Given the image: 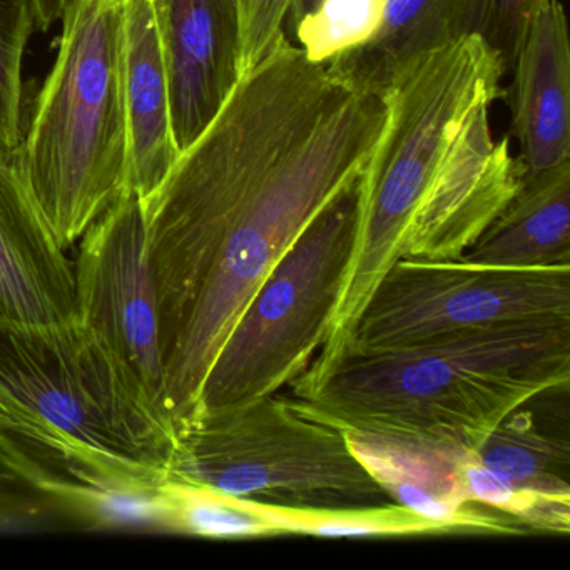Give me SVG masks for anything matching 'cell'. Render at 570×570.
Returning <instances> with one entry per match:
<instances>
[{"label": "cell", "mask_w": 570, "mask_h": 570, "mask_svg": "<svg viewBox=\"0 0 570 570\" xmlns=\"http://www.w3.org/2000/svg\"><path fill=\"white\" fill-rule=\"evenodd\" d=\"M386 0H322L296 26V41L308 61H332L362 48L382 26Z\"/></svg>", "instance_id": "21"}, {"label": "cell", "mask_w": 570, "mask_h": 570, "mask_svg": "<svg viewBox=\"0 0 570 570\" xmlns=\"http://www.w3.org/2000/svg\"><path fill=\"white\" fill-rule=\"evenodd\" d=\"M163 482L91 476L49 483L45 493L55 509L76 517L92 529H156L166 532Z\"/></svg>", "instance_id": "18"}, {"label": "cell", "mask_w": 570, "mask_h": 570, "mask_svg": "<svg viewBox=\"0 0 570 570\" xmlns=\"http://www.w3.org/2000/svg\"><path fill=\"white\" fill-rule=\"evenodd\" d=\"M0 435L61 480L168 479L176 432L138 383L81 325L0 323Z\"/></svg>", "instance_id": "4"}, {"label": "cell", "mask_w": 570, "mask_h": 570, "mask_svg": "<svg viewBox=\"0 0 570 570\" xmlns=\"http://www.w3.org/2000/svg\"><path fill=\"white\" fill-rule=\"evenodd\" d=\"M256 502V500H255ZM278 535L413 537L440 535L449 529L396 503L352 509H296L256 502Z\"/></svg>", "instance_id": "20"}, {"label": "cell", "mask_w": 570, "mask_h": 570, "mask_svg": "<svg viewBox=\"0 0 570 570\" xmlns=\"http://www.w3.org/2000/svg\"><path fill=\"white\" fill-rule=\"evenodd\" d=\"M540 318L570 320V265L500 269L460 259L400 258L370 296L346 356Z\"/></svg>", "instance_id": "8"}, {"label": "cell", "mask_w": 570, "mask_h": 570, "mask_svg": "<svg viewBox=\"0 0 570 570\" xmlns=\"http://www.w3.org/2000/svg\"><path fill=\"white\" fill-rule=\"evenodd\" d=\"M31 0H0V155L21 145L22 62L35 31Z\"/></svg>", "instance_id": "23"}, {"label": "cell", "mask_w": 570, "mask_h": 570, "mask_svg": "<svg viewBox=\"0 0 570 570\" xmlns=\"http://www.w3.org/2000/svg\"><path fill=\"white\" fill-rule=\"evenodd\" d=\"M455 0H386L376 35L362 48L332 59L330 66L348 81L382 95L393 69L453 36Z\"/></svg>", "instance_id": "16"}, {"label": "cell", "mask_w": 570, "mask_h": 570, "mask_svg": "<svg viewBox=\"0 0 570 570\" xmlns=\"http://www.w3.org/2000/svg\"><path fill=\"white\" fill-rule=\"evenodd\" d=\"M52 503L0 446V532L31 529Z\"/></svg>", "instance_id": "26"}, {"label": "cell", "mask_w": 570, "mask_h": 570, "mask_svg": "<svg viewBox=\"0 0 570 570\" xmlns=\"http://www.w3.org/2000/svg\"><path fill=\"white\" fill-rule=\"evenodd\" d=\"M356 459L396 505L450 533H520L502 513L475 509L463 487L462 463L472 450L453 443L383 433L343 432Z\"/></svg>", "instance_id": "12"}, {"label": "cell", "mask_w": 570, "mask_h": 570, "mask_svg": "<svg viewBox=\"0 0 570 570\" xmlns=\"http://www.w3.org/2000/svg\"><path fill=\"white\" fill-rule=\"evenodd\" d=\"M122 82L131 153L129 189L145 202L165 181L179 156L153 0H125Z\"/></svg>", "instance_id": "14"}, {"label": "cell", "mask_w": 570, "mask_h": 570, "mask_svg": "<svg viewBox=\"0 0 570 570\" xmlns=\"http://www.w3.org/2000/svg\"><path fill=\"white\" fill-rule=\"evenodd\" d=\"M72 265L79 325L168 416L158 298L146 253L145 206L135 189H126L86 229Z\"/></svg>", "instance_id": "9"}, {"label": "cell", "mask_w": 570, "mask_h": 570, "mask_svg": "<svg viewBox=\"0 0 570 570\" xmlns=\"http://www.w3.org/2000/svg\"><path fill=\"white\" fill-rule=\"evenodd\" d=\"M169 479L296 509L393 503L342 430L278 395L196 416L178 433Z\"/></svg>", "instance_id": "6"}, {"label": "cell", "mask_w": 570, "mask_h": 570, "mask_svg": "<svg viewBox=\"0 0 570 570\" xmlns=\"http://www.w3.org/2000/svg\"><path fill=\"white\" fill-rule=\"evenodd\" d=\"M356 186L309 223L256 289L213 360L196 416L278 395L308 368L352 253Z\"/></svg>", "instance_id": "7"}, {"label": "cell", "mask_w": 570, "mask_h": 570, "mask_svg": "<svg viewBox=\"0 0 570 570\" xmlns=\"http://www.w3.org/2000/svg\"><path fill=\"white\" fill-rule=\"evenodd\" d=\"M35 24L38 31H49L56 21H61L68 0H31Z\"/></svg>", "instance_id": "27"}, {"label": "cell", "mask_w": 570, "mask_h": 570, "mask_svg": "<svg viewBox=\"0 0 570 570\" xmlns=\"http://www.w3.org/2000/svg\"><path fill=\"white\" fill-rule=\"evenodd\" d=\"M58 58L12 163L62 248L129 189L125 0H68Z\"/></svg>", "instance_id": "5"}, {"label": "cell", "mask_w": 570, "mask_h": 570, "mask_svg": "<svg viewBox=\"0 0 570 570\" xmlns=\"http://www.w3.org/2000/svg\"><path fill=\"white\" fill-rule=\"evenodd\" d=\"M512 71L507 96L525 176L569 161L570 46L560 0L533 12Z\"/></svg>", "instance_id": "13"}, {"label": "cell", "mask_w": 570, "mask_h": 570, "mask_svg": "<svg viewBox=\"0 0 570 570\" xmlns=\"http://www.w3.org/2000/svg\"><path fill=\"white\" fill-rule=\"evenodd\" d=\"M179 155L218 115L239 79L236 0H153Z\"/></svg>", "instance_id": "10"}, {"label": "cell", "mask_w": 570, "mask_h": 570, "mask_svg": "<svg viewBox=\"0 0 570 570\" xmlns=\"http://www.w3.org/2000/svg\"><path fill=\"white\" fill-rule=\"evenodd\" d=\"M292 0H236L239 19V78L285 31Z\"/></svg>", "instance_id": "25"}, {"label": "cell", "mask_w": 570, "mask_h": 570, "mask_svg": "<svg viewBox=\"0 0 570 570\" xmlns=\"http://www.w3.org/2000/svg\"><path fill=\"white\" fill-rule=\"evenodd\" d=\"M476 459L517 489L570 503V445L543 433L530 412L510 413L476 450Z\"/></svg>", "instance_id": "17"}, {"label": "cell", "mask_w": 570, "mask_h": 570, "mask_svg": "<svg viewBox=\"0 0 570 570\" xmlns=\"http://www.w3.org/2000/svg\"><path fill=\"white\" fill-rule=\"evenodd\" d=\"M546 2H547V0H539V8H540V6L546 4Z\"/></svg>", "instance_id": "29"}, {"label": "cell", "mask_w": 570, "mask_h": 570, "mask_svg": "<svg viewBox=\"0 0 570 570\" xmlns=\"http://www.w3.org/2000/svg\"><path fill=\"white\" fill-rule=\"evenodd\" d=\"M462 479L466 497L472 503H480L493 512L510 517L525 529L560 535L570 532V503L556 502L517 489L487 469L475 453H470L463 460Z\"/></svg>", "instance_id": "22"}, {"label": "cell", "mask_w": 570, "mask_h": 570, "mask_svg": "<svg viewBox=\"0 0 570 570\" xmlns=\"http://www.w3.org/2000/svg\"><path fill=\"white\" fill-rule=\"evenodd\" d=\"M539 0H455L453 36L476 35L512 71Z\"/></svg>", "instance_id": "24"}, {"label": "cell", "mask_w": 570, "mask_h": 570, "mask_svg": "<svg viewBox=\"0 0 570 570\" xmlns=\"http://www.w3.org/2000/svg\"><path fill=\"white\" fill-rule=\"evenodd\" d=\"M460 262L500 269L570 265V159L525 176Z\"/></svg>", "instance_id": "15"}, {"label": "cell", "mask_w": 570, "mask_h": 570, "mask_svg": "<svg viewBox=\"0 0 570 570\" xmlns=\"http://www.w3.org/2000/svg\"><path fill=\"white\" fill-rule=\"evenodd\" d=\"M0 323L36 330L78 325L75 265L12 159H0Z\"/></svg>", "instance_id": "11"}, {"label": "cell", "mask_w": 570, "mask_h": 570, "mask_svg": "<svg viewBox=\"0 0 570 570\" xmlns=\"http://www.w3.org/2000/svg\"><path fill=\"white\" fill-rule=\"evenodd\" d=\"M505 75L499 52L476 35L393 69L382 91L385 125L356 186L348 265L303 386L318 385L345 358L370 296L400 258H462L519 193L525 166L490 121Z\"/></svg>", "instance_id": "1"}, {"label": "cell", "mask_w": 570, "mask_h": 570, "mask_svg": "<svg viewBox=\"0 0 570 570\" xmlns=\"http://www.w3.org/2000/svg\"><path fill=\"white\" fill-rule=\"evenodd\" d=\"M569 383L570 320H519L348 355L288 400L296 412L342 432L432 440L476 453L510 413Z\"/></svg>", "instance_id": "2"}, {"label": "cell", "mask_w": 570, "mask_h": 570, "mask_svg": "<svg viewBox=\"0 0 570 570\" xmlns=\"http://www.w3.org/2000/svg\"><path fill=\"white\" fill-rule=\"evenodd\" d=\"M0 440H2V435H0Z\"/></svg>", "instance_id": "30"}, {"label": "cell", "mask_w": 570, "mask_h": 570, "mask_svg": "<svg viewBox=\"0 0 570 570\" xmlns=\"http://www.w3.org/2000/svg\"><path fill=\"white\" fill-rule=\"evenodd\" d=\"M166 532L209 539L276 537L275 527L256 509L255 500L185 480L161 483Z\"/></svg>", "instance_id": "19"}, {"label": "cell", "mask_w": 570, "mask_h": 570, "mask_svg": "<svg viewBox=\"0 0 570 570\" xmlns=\"http://www.w3.org/2000/svg\"><path fill=\"white\" fill-rule=\"evenodd\" d=\"M383 125L382 96L348 82L229 226L185 325L163 353L165 409L176 435L195 419L229 330L309 223L358 185Z\"/></svg>", "instance_id": "3"}, {"label": "cell", "mask_w": 570, "mask_h": 570, "mask_svg": "<svg viewBox=\"0 0 570 570\" xmlns=\"http://www.w3.org/2000/svg\"><path fill=\"white\" fill-rule=\"evenodd\" d=\"M320 2L322 0H292L289 2V11L288 16H286V29L289 31H295L296 26L306 18V16L312 14L316 8H318Z\"/></svg>", "instance_id": "28"}]
</instances>
